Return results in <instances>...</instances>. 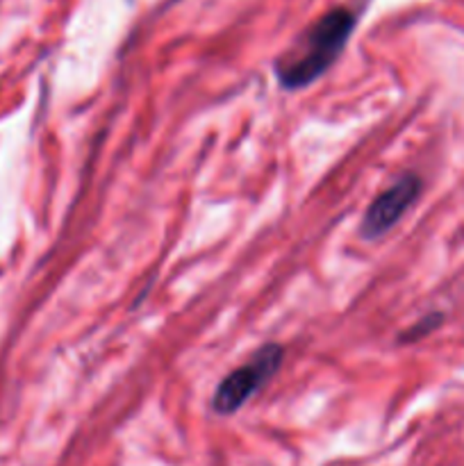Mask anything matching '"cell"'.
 <instances>
[{"label": "cell", "instance_id": "1", "mask_svg": "<svg viewBox=\"0 0 464 466\" xmlns=\"http://www.w3.org/2000/svg\"><path fill=\"white\" fill-rule=\"evenodd\" d=\"M355 23L358 16L346 7L323 14L303 35L300 53L276 64V76L282 89H303L321 77L341 55Z\"/></svg>", "mask_w": 464, "mask_h": 466}, {"label": "cell", "instance_id": "2", "mask_svg": "<svg viewBox=\"0 0 464 466\" xmlns=\"http://www.w3.org/2000/svg\"><path fill=\"white\" fill-rule=\"evenodd\" d=\"M282 364V346L280 344H264L257 353L246 362L244 367L235 369L223 378L218 390L214 391L212 410L221 417L239 412L280 369Z\"/></svg>", "mask_w": 464, "mask_h": 466}, {"label": "cell", "instance_id": "3", "mask_svg": "<svg viewBox=\"0 0 464 466\" xmlns=\"http://www.w3.org/2000/svg\"><path fill=\"white\" fill-rule=\"evenodd\" d=\"M419 194H421V177L414 176V173L400 177L368 205L362 226H359V235L364 239H378L385 232H389L403 218V214L417 203Z\"/></svg>", "mask_w": 464, "mask_h": 466}, {"label": "cell", "instance_id": "4", "mask_svg": "<svg viewBox=\"0 0 464 466\" xmlns=\"http://www.w3.org/2000/svg\"><path fill=\"white\" fill-rule=\"evenodd\" d=\"M441 321H444V314H439V312L428 314V317H423L421 321L414 323L409 330H405L403 335L398 337V341H400V344H412V341H419L421 337L430 335L432 330H437V328L441 326Z\"/></svg>", "mask_w": 464, "mask_h": 466}]
</instances>
